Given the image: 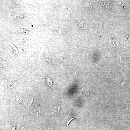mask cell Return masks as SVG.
Listing matches in <instances>:
<instances>
[{"label":"cell","instance_id":"6","mask_svg":"<svg viewBox=\"0 0 130 130\" xmlns=\"http://www.w3.org/2000/svg\"><path fill=\"white\" fill-rule=\"evenodd\" d=\"M124 36L127 41L130 43V34L126 32L123 31Z\"/></svg>","mask_w":130,"mask_h":130},{"label":"cell","instance_id":"13","mask_svg":"<svg viewBox=\"0 0 130 130\" xmlns=\"http://www.w3.org/2000/svg\"><path fill=\"white\" fill-rule=\"evenodd\" d=\"M20 130H25V129L24 127H23Z\"/></svg>","mask_w":130,"mask_h":130},{"label":"cell","instance_id":"2","mask_svg":"<svg viewBox=\"0 0 130 130\" xmlns=\"http://www.w3.org/2000/svg\"><path fill=\"white\" fill-rule=\"evenodd\" d=\"M5 83L8 87L12 88L17 85V83L13 79H10L5 81Z\"/></svg>","mask_w":130,"mask_h":130},{"label":"cell","instance_id":"12","mask_svg":"<svg viewBox=\"0 0 130 130\" xmlns=\"http://www.w3.org/2000/svg\"><path fill=\"white\" fill-rule=\"evenodd\" d=\"M45 130H52V128L50 127H46L45 128Z\"/></svg>","mask_w":130,"mask_h":130},{"label":"cell","instance_id":"9","mask_svg":"<svg viewBox=\"0 0 130 130\" xmlns=\"http://www.w3.org/2000/svg\"><path fill=\"white\" fill-rule=\"evenodd\" d=\"M34 98L33 97L30 100L29 103V106H30L31 105L33 102V101L34 100Z\"/></svg>","mask_w":130,"mask_h":130},{"label":"cell","instance_id":"10","mask_svg":"<svg viewBox=\"0 0 130 130\" xmlns=\"http://www.w3.org/2000/svg\"><path fill=\"white\" fill-rule=\"evenodd\" d=\"M123 105L124 107L130 109V105L126 104H123Z\"/></svg>","mask_w":130,"mask_h":130},{"label":"cell","instance_id":"4","mask_svg":"<svg viewBox=\"0 0 130 130\" xmlns=\"http://www.w3.org/2000/svg\"><path fill=\"white\" fill-rule=\"evenodd\" d=\"M60 108L61 106L60 104L58 103L57 104L54 106L52 112L54 113H58L59 112Z\"/></svg>","mask_w":130,"mask_h":130},{"label":"cell","instance_id":"1","mask_svg":"<svg viewBox=\"0 0 130 130\" xmlns=\"http://www.w3.org/2000/svg\"><path fill=\"white\" fill-rule=\"evenodd\" d=\"M80 117H77L74 113L69 112L68 113L65 117V120L66 123V127L67 129H68V126L70 123L73 119Z\"/></svg>","mask_w":130,"mask_h":130},{"label":"cell","instance_id":"5","mask_svg":"<svg viewBox=\"0 0 130 130\" xmlns=\"http://www.w3.org/2000/svg\"><path fill=\"white\" fill-rule=\"evenodd\" d=\"M16 99L17 102L20 105H22L23 104V100L21 97L19 95L16 96Z\"/></svg>","mask_w":130,"mask_h":130},{"label":"cell","instance_id":"8","mask_svg":"<svg viewBox=\"0 0 130 130\" xmlns=\"http://www.w3.org/2000/svg\"><path fill=\"white\" fill-rule=\"evenodd\" d=\"M82 91L84 94L85 95L88 96H90V92L85 88H83L82 89Z\"/></svg>","mask_w":130,"mask_h":130},{"label":"cell","instance_id":"3","mask_svg":"<svg viewBox=\"0 0 130 130\" xmlns=\"http://www.w3.org/2000/svg\"><path fill=\"white\" fill-rule=\"evenodd\" d=\"M34 111L35 114L37 116H39L41 112L40 105L38 103L35 105Z\"/></svg>","mask_w":130,"mask_h":130},{"label":"cell","instance_id":"7","mask_svg":"<svg viewBox=\"0 0 130 130\" xmlns=\"http://www.w3.org/2000/svg\"><path fill=\"white\" fill-rule=\"evenodd\" d=\"M46 81L47 85L49 87H51L52 85V81L51 79L49 78L46 75Z\"/></svg>","mask_w":130,"mask_h":130},{"label":"cell","instance_id":"11","mask_svg":"<svg viewBox=\"0 0 130 130\" xmlns=\"http://www.w3.org/2000/svg\"><path fill=\"white\" fill-rule=\"evenodd\" d=\"M11 130H16V127L14 122L13 125L12 127Z\"/></svg>","mask_w":130,"mask_h":130}]
</instances>
